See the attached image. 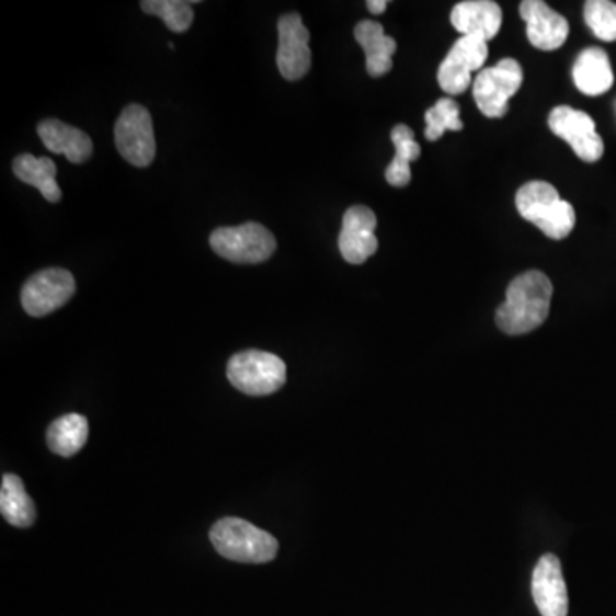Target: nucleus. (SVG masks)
Masks as SVG:
<instances>
[{"label":"nucleus","mask_w":616,"mask_h":616,"mask_svg":"<svg viewBox=\"0 0 616 616\" xmlns=\"http://www.w3.org/2000/svg\"><path fill=\"white\" fill-rule=\"evenodd\" d=\"M554 285L541 271H527L509 285L507 298L497 310L495 322L509 335L527 334L548 319Z\"/></svg>","instance_id":"nucleus-1"},{"label":"nucleus","mask_w":616,"mask_h":616,"mask_svg":"<svg viewBox=\"0 0 616 616\" xmlns=\"http://www.w3.org/2000/svg\"><path fill=\"white\" fill-rule=\"evenodd\" d=\"M517 212L551 240H563L575 227V212L560 199L557 189L548 182H529L515 195Z\"/></svg>","instance_id":"nucleus-2"},{"label":"nucleus","mask_w":616,"mask_h":616,"mask_svg":"<svg viewBox=\"0 0 616 616\" xmlns=\"http://www.w3.org/2000/svg\"><path fill=\"white\" fill-rule=\"evenodd\" d=\"M209 538L216 551L233 562H271L280 550L277 539L273 535L237 517L218 521L213 526Z\"/></svg>","instance_id":"nucleus-3"},{"label":"nucleus","mask_w":616,"mask_h":616,"mask_svg":"<svg viewBox=\"0 0 616 616\" xmlns=\"http://www.w3.org/2000/svg\"><path fill=\"white\" fill-rule=\"evenodd\" d=\"M227 374L231 386L249 396L273 395L286 383L285 362L273 353L258 350L231 356Z\"/></svg>","instance_id":"nucleus-4"},{"label":"nucleus","mask_w":616,"mask_h":616,"mask_svg":"<svg viewBox=\"0 0 616 616\" xmlns=\"http://www.w3.org/2000/svg\"><path fill=\"white\" fill-rule=\"evenodd\" d=\"M209 243L219 258L235 264H261L276 250V238L259 223L218 228L213 231Z\"/></svg>","instance_id":"nucleus-5"},{"label":"nucleus","mask_w":616,"mask_h":616,"mask_svg":"<svg viewBox=\"0 0 616 616\" xmlns=\"http://www.w3.org/2000/svg\"><path fill=\"white\" fill-rule=\"evenodd\" d=\"M523 67L514 59L500 60L476 76L472 96L484 117L500 118L509 112V100L523 84Z\"/></svg>","instance_id":"nucleus-6"},{"label":"nucleus","mask_w":616,"mask_h":616,"mask_svg":"<svg viewBox=\"0 0 616 616\" xmlns=\"http://www.w3.org/2000/svg\"><path fill=\"white\" fill-rule=\"evenodd\" d=\"M115 145L122 157L134 167L151 164L157 155V141L151 114L145 106L129 105L124 109L115 124Z\"/></svg>","instance_id":"nucleus-7"},{"label":"nucleus","mask_w":616,"mask_h":616,"mask_svg":"<svg viewBox=\"0 0 616 616\" xmlns=\"http://www.w3.org/2000/svg\"><path fill=\"white\" fill-rule=\"evenodd\" d=\"M551 133L569 142L573 152L585 163H596L605 152V142L590 115L572 106H557L548 117Z\"/></svg>","instance_id":"nucleus-8"},{"label":"nucleus","mask_w":616,"mask_h":616,"mask_svg":"<svg viewBox=\"0 0 616 616\" xmlns=\"http://www.w3.org/2000/svg\"><path fill=\"white\" fill-rule=\"evenodd\" d=\"M75 293V276L67 270L52 267L27 280L21 292V304L27 316L45 317L71 300Z\"/></svg>","instance_id":"nucleus-9"},{"label":"nucleus","mask_w":616,"mask_h":616,"mask_svg":"<svg viewBox=\"0 0 616 616\" xmlns=\"http://www.w3.org/2000/svg\"><path fill=\"white\" fill-rule=\"evenodd\" d=\"M488 59V42L476 36H460L438 67V87L447 94H463L471 87V75Z\"/></svg>","instance_id":"nucleus-10"},{"label":"nucleus","mask_w":616,"mask_h":616,"mask_svg":"<svg viewBox=\"0 0 616 616\" xmlns=\"http://www.w3.org/2000/svg\"><path fill=\"white\" fill-rule=\"evenodd\" d=\"M277 69L288 81H298L312 66V52L308 48L310 32L305 27L300 14L289 12L277 21Z\"/></svg>","instance_id":"nucleus-11"},{"label":"nucleus","mask_w":616,"mask_h":616,"mask_svg":"<svg viewBox=\"0 0 616 616\" xmlns=\"http://www.w3.org/2000/svg\"><path fill=\"white\" fill-rule=\"evenodd\" d=\"M377 216L367 206H353L344 213L340 233V250L344 261L360 265L379 249L375 237Z\"/></svg>","instance_id":"nucleus-12"},{"label":"nucleus","mask_w":616,"mask_h":616,"mask_svg":"<svg viewBox=\"0 0 616 616\" xmlns=\"http://www.w3.org/2000/svg\"><path fill=\"white\" fill-rule=\"evenodd\" d=\"M520 14L526 23L529 44L538 50H557L569 38L570 27L566 18L543 0H524Z\"/></svg>","instance_id":"nucleus-13"},{"label":"nucleus","mask_w":616,"mask_h":616,"mask_svg":"<svg viewBox=\"0 0 616 616\" xmlns=\"http://www.w3.org/2000/svg\"><path fill=\"white\" fill-rule=\"evenodd\" d=\"M533 600L541 616H567L569 593L563 579L562 563L555 555H543L533 572Z\"/></svg>","instance_id":"nucleus-14"},{"label":"nucleus","mask_w":616,"mask_h":616,"mask_svg":"<svg viewBox=\"0 0 616 616\" xmlns=\"http://www.w3.org/2000/svg\"><path fill=\"white\" fill-rule=\"evenodd\" d=\"M502 8L493 0H466L450 12V23L463 36L490 39L499 35L502 27Z\"/></svg>","instance_id":"nucleus-15"},{"label":"nucleus","mask_w":616,"mask_h":616,"mask_svg":"<svg viewBox=\"0 0 616 616\" xmlns=\"http://www.w3.org/2000/svg\"><path fill=\"white\" fill-rule=\"evenodd\" d=\"M38 136L48 151L64 155L71 163H84L93 155V142L87 133L55 118L38 125Z\"/></svg>","instance_id":"nucleus-16"},{"label":"nucleus","mask_w":616,"mask_h":616,"mask_svg":"<svg viewBox=\"0 0 616 616\" xmlns=\"http://www.w3.org/2000/svg\"><path fill=\"white\" fill-rule=\"evenodd\" d=\"M572 78L581 93L588 96L605 94L615 82L608 54L597 47L585 48L573 64Z\"/></svg>","instance_id":"nucleus-17"},{"label":"nucleus","mask_w":616,"mask_h":616,"mask_svg":"<svg viewBox=\"0 0 616 616\" xmlns=\"http://www.w3.org/2000/svg\"><path fill=\"white\" fill-rule=\"evenodd\" d=\"M355 38L367 57V71L372 78H383L392 69V55L396 54L395 38L384 33V26L377 21H362L356 24Z\"/></svg>","instance_id":"nucleus-18"},{"label":"nucleus","mask_w":616,"mask_h":616,"mask_svg":"<svg viewBox=\"0 0 616 616\" xmlns=\"http://www.w3.org/2000/svg\"><path fill=\"white\" fill-rule=\"evenodd\" d=\"M14 175L24 182L33 185L44 194L48 203H59L62 199V191L57 184V167L50 158H35L33 155H20L12 163Z\"/></svg>","instance_id":"nucleus-19"},{"label":"nucleus","mask_w":616,"mask_h":616,"mask_svg":"<svg viewBox=\"0 0 616 616\" xmlns=\"http://www.w3.org/2000/svg\"><path fill=\"white\" fill-rule=\"evenodd\" d=\"M0 512L9 524L30 527L36 520L35 502L24 490L23 480L16 475H4L0 487Z\"/></svg>","instance_id":"nucleus-20"},{"label":"nucleus","mask_w":616,"mask_h":616,"mask_svg":"<svg viewBox=\"0 0 616 616\" xmlns=\"http://www.w3.org/2000/svg\"><path fill=\"white\" fill-rule=\"evenodd\" d=\"M90 435L87 418L82 414H66L52 423L47 432V444L52 453L72 457L87 444Z\"/></svg>","instance_id":"nucleus-21"},{"label":"nucleus","mask_w":616,"mask_h":616,"mask_svg":"<svg viewBox=\"0 0 616 616\" xmlns=\"http://www.w3.org/2000/svg\"><path fill=\"white\" fill-rule=\"evenodd\" d=\"M390 139L395 142L396 157L386 170V180L395 187H404L411 182L410 164L422 155V148L414 141V133L408 125H396Z\"/></svg>","instance_id":"nucleus-22"},{"label":"nucleus","mask_w":616,"mask_h":616,"mask_svg":"<svg viewBox=\"0 0 616 616\" xmlns=\"http://www.w3.org/2000/svg\"><path fill=\"white\" fill-rule=\"evenodd\" d=\"M197 2H185V0H145L141 9L146 14L161 18L168 30L173 33H185L194 21L192 5Z\"/></svg>","instance_id":"nucleus-23"},{"label":"nucleus","mask_w":616,"mask_h":616,"mask_svg":"<svg viewBox=\"0 0 616 616\" xmlns=\"http://www.w3.org/2000/svg\"><path fill=\"white\" fill-rule=\"evenodd\" d=\"M425 137L429 141H438L444 136L445 130H463L460 121V110L450 98H442L432 109L426 110Z\"/></svg>","instance_id":"nucleus-24"},{"label":"nucleus","mask_w":616,"mask_h":616,"mask_svg":"<svg viewBox=\"0 0 616 616\" xmlns=\"http://www.w3.org/2000/svg\"><path fill=\"white\" fill-rule=\"evenodd\" d=\"M585 24L603 42H616V4L609 0H590L584 5Z\"/></svg>","instance_id":"nucleus-25"},{"label":"nucleus","mask_w":616,"mask_h":616,"mask_svg":"<svg viewBox=\"0 0 616 616\" xmlns=\"http://www.w3.org/2000/svg\"><path fill=\"white\" fill-rule=\"evenodd\" d=\"M387 5H389L387 0H368L367 2L368 11H370L372 14H377V16L386 12Z\"/></svg>","instance_id":"nucleus-26"}]
</instances>
